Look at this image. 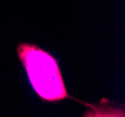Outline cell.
I'll return each mask as SVG.
<instances>
[{
  "mask_svg": "<svg viewBox=\"0 0 125 117\" xmlns=\"http://www.w3.org/2000/svg\"><path fill=\"white\" fill-rule=\"evenodd\" d=\"M17 53L34 90L48 102L69 97L58 61L47 51L33 43H21Z\"/></svg>",
  "mask_w": 125,
  "mask_h": 117,
  "instance_id": "6da1fadb",
  "label": "cell"
}]
</instances>
